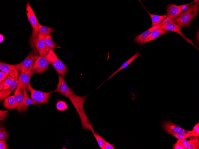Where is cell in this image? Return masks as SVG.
Returning a JSON list of instances; mask_svg holds the SVG:
<instances>
[{
  "label": "cell",
  "mask_w": 199,
  "mask_h": 149,
  "mask_svg": "<svg viewBox=\"0 0 199 149\" xmlns=\"http://www.w3.org/2000/svg\"><path fill=\"white\" fill-rule=\"evenodd\" d=\"M70 100L76 110L80 119L82 125L85 130H88L95 132L88 118L85 114L83 104L88 95L80 96L73 94L66 96Z\"/></svg>",
  "instance_id": "obj_1"
},
{
  "label": "cell",
  "mask_w": 199,
  "mask_h": 149,
  "mask_svg": "<svg viewBox=\"0 0 199 149\" xmlns=\"http://www.w3.org/2000/svg\"><path fill=\"white\" fill-rule=\"evenodd\" d=\"M197 2L189 5L179 17L173 19L172 21L181 27H186L190 25L199 13V4Z\"/></svg>",
  "instance_id": "obj_2"
},
{
  "label": "cell",
  "mask_w": 199,
  "mask_h": 149,
  "mask_svg": "<svg viewBox=\"0 0 199 149\" xmlns=\"http://www.w3.org/2000/svg\"><path fill=\"white\" fill-rule=\"evenodd\" d=\"M26 9L28 19L32 27V33L30 40L31 45L38 36L39 23L29 1L27 3Z\"/></svg>",
  "instance_id": "obj_3"
},
{
  "label": "cell",
  "mask_w": 199,
  "mask_h": 149,
  "mask_svg": "<svg viewBox=\"0 0 199 149\" xmlns=\"http://www.w3.org/2000/svg\"><path fill=\"white\" fill-rule=\"evenodd\" d=\"M39 54L36 49L30 53L21 63L15 65L21 73H24L32 70L33 65L39 57Z\"/></svg>",
  "instance_id": "obj_4"
},
{
  "label": "cell",
  "mask_w": 199,
  "mask_h": 149,
  "mask_svg": "<svg viewBox=\"0 0 199 149\" xmlns=\"http://www.w3.org/2000/svg\"><path fill=\"white\" fill-rule=\"evenodd\" d=\"M31 93V99L39 102L42 104H45L49 101L50 95L55 92H57L56 90L48 92H44L37 90L33 88L30 84L27 88Z\"/></svg>",
  "instance_id": "obj_5"
},
{
  "label": "cell",
  "mask_w": 199,
  "mask_h": 149,
  "mask_svg": "<svg viewBox=\"0 0 199 149\" xmlns=\"http://www.w3.org/2000/svg\"><path fill=\"white\" fill-rule=\"evenodd\" d=\"M197 1H194L193 2L187 4L181 5H177L173 4L168 5L167 8V18L168 22L173 19L179 17L181 15L183 10L187 6L192 3H194Z\"/></svg>",
  "instance_id": "obj_6"
},
{
  "label": "cell",
  "mask_w": 199,
  "mask_h": 149,
  "mask_svg": "<svg viewBox=\"0 0 199 149\" xmlns=\"http://www.w3.org/2000/svg\"><path fill=\"white\" fill-rule=\"evenodd\" d=\"M46 56L55 70L64 77L67 72L66 67L58 58L53 50L51 49Z\"/></svg>",
  "instance_id": "obj_7"
},
{
  "label": "cell",
  "mask_w": 199,
  "mask_h": 149,
  "mask_svg": "<svg viewBox=\"0 0 199 149\" xmlns=\"http://www.w3.org/2000/svg\"><path fill=\"white\" fill-rule=\"evenodd\" d=\"M46 35L38 34L34 42L31 45L32 48L37 50L40 56H46L52 49L45 43V40Z\"/></svg>",
  "instance_id": "obj_8"
},
{
  "label": "cell",
  "mask_w": 199,
  "mask_h": 149,
  "mask_svg": "<svg viewBox=\"0 0 199 149\" xmlns=\"http://www.w3.org/2000/svg\"><path fill=\"white\" fill-rule=\"evenodd\" d=\"M51 64L46 56L39 55L34 62L31 70L34 73H42L48 69Z\"/></svg>",
  "instance_id": "obj_9"
},
{
  "label": "cell",
  "mask_w": 199,
  "mask_h": 149,
  "mask_svg": "<svg viewBox=\"0 0 199 149\" xmlns=\"http://www.w3.org/2000/svg\"><path fill=\"white\" fill-rule=\"evenodd\" d=\"M163 29L165 30L171 31L176 32L180 35L187 42L194 46L197 48V47L194 44L193 42L189 38L186 37L182 32L181 27L178 25L173 22L172 21L167 23L161 26L159 29Z\"/></svg>",
  "instance_id": "obj_10"
},
{
  "label": "cell",
  "mask_w": 199,
  "mask_h": 149,
  "mask_svg": "<svg viewBox=\"0 0 199 149\" xmlns=\"http://www.w3.org/2000/svg\"><path fill=\"white\" fill-rule=\"evenodd\" d=\"M14 94L17 111L19 112L25 111L28 107L24 105V99L23 91L19 87H16Z\"/></svg>",
  "instance_id": "obj_11"
},
{
  "label": "cell",
  "mask_w": 199,
  "mask_h": 149,
  "mask_svg": "<svg viewBox=\"0 0 199 149\" xmlns=\"http://www.w3.org/2000/svg\"><path fill=\"white\" fill-rule=\"evenodd\" d=\"M0 70L13 79L16 80L18 79L19 76V73L15 65L9 64L1 62Z\"/></svg>",
  "instance_id": "obj_12"
},
{
  "label": "cell",
  "mask_w": 199,
  "mask_h": 149,
  "mask_svg": "<svg viewBox=\"0 0 199 149\" xmlns=\"http://www.w3.org/2000/svg\"><path fill=\"white\" fill-rule=\"evenodd\" d=\"M164 130L168 134H171L183 133L189 135L190 131L185 130L170 121L165 122L163 124Z\"/></svg>",
  "instance_id": "obj_13"
},
{
  "label": "cell",
  "mask_w": 199,
  "mask_h": 149,
  "mask_svg": "<svg viewBox=\"0 0 199 149\" xmlns=\"http://www.w3.org/2000/svg\"><path fill=\"white\" fill-rule=\"evenodd\" d=\"M59 81L56 90L64 96L74 94L73 90L66 84L64 77L58 73Z\"/></svg>",
  "instance_id": "obj_14"
},
{
  "label": "cell",
  "mask_w": 199,
  "mask_h": 149,
  "mask_svg": "<svg viewBox=\"0 0 199 149\" xmlns=\"http://www.w3.org/2000/svg\"><path fill=\"white\" fill-rule=\"evenodd\" d=\"M168 22L166 18L159 24L152 26L147 30L135 37L134 38V41L138 44H144L143 41L144 38L147 37L153 31L156 29H159L160 27L161 26Z\"/></svg>",
  "instance_id": "obj_15"
},
{
  "label": "cell",
  "mask_w": 199,
  "mask_h": 149,
  "mask_svg": "<svg viewBox=\"0 0 199 149\" xmlns=\"http://www.w3.org/2000/svg\"><path fill=\"white\" fill-rule=\"evenodd\" d=\"M33 74L32 70L24 73H21L18 79L16 87H19L22 91L26 89L29 84L30 79Z\"/></svg>",
  "instance_id": "obj_16"
},
{
  "label": "cell",
  "mask_w": 199,
  "mask_h": 149,
  "mask_svg": "<svg viewBox=\"0 0 199 149\" xmlns=\"http://www.w3.org/2000/svg\"><path fill=\"white\" fill-rule=\"evenodd\" d=\"M167 32L168 31L161 29L155 30L144 38V44L153 40L162 35L167 33Z\"/></svg>",
  "instance_id": "obj_17"
},
{
  "label": "cell",
  "mask_w": 199,
  "mask_h": 149,
  "mask_svg": "<svg viewBox=\"0 0 199 149\" xmlns=\"http://www.w3.org/2000/svg\"><path fill=\"white\" fill-rule=\"evenodd\" d=\"M3 104L4 107L9 110L16 108L14 95L7 97L4 99Z\"/></svg>",
  "instance_id": "obj_18"
},
{
  "label": "cell",
  "mask_w": 199,
  "mask_h": 149,
  "mask_svg": "<svg viewBox=\"0 0 199 149\" xmlns=\"http://www.w3.org/2000/svg\"><path fill=\"white\" fill-rule=\"evenodd\" d=\"M141 55L139 52L136 53L132 57L124 63L116 71L112 74L109 78L105 81L111 78L120 71L127 68L131 63H132L136 59L139 57H141Z\"/></svg>",
  "instance_id": "obj_19"
},
{
  "label": "cell",
  "mask_w": 199,
  "mask_h": 149,
  "mask_svg": "<svg viewBox=\"0 0 199 149\" xmlns=\"http://www.w3.org/2000/svg\"><path fill=\"white\" fill-rule=\"evenodd\" d=\"M147 12L151 19L152 24L151 26H153L159 24L167 18L166 14L160 15L152 14L148 11H147Z\"/></svg>",
  "instance_id": "obj_20"
},
{
  "label": "cell",
  "mask_w": 199,
  "mask_h": 149,
  "mask_svg": "<svg viewBox=\"0 0 199 149\" xmlns=\"http://www.w3.org/2000/svg\"><path fill=\"white\" fill-rule=\"evenodd\" d=\"M189 144L187 149H199V137L198 136H191L189 137Z\"/></svg>",
  "instance_id": "obj_21"
},
{
  "label": "cell",
  "mask_w": 199,
  "mask_h": 149,
  "mask_svg": "<svg viewBox=\"0 0 199 149\" xmlns=\"http://www.w3.org/2000/svg\"><path fill=\"white\" fill-rule=\"evenodd\" d=\"M23 91L24 99V105L28 107L29 105L32 104L37 106H38L40 104L39 102L29 98L27 89L24 90Z\"/></svg>",
  "instance_id": "obj_22"
},
{
  "label": "cell",
  "mask_w": 199,
  "mask_h": 149,
  "mask_svg": "<svg viewBox=\"0 0 199 149\" xmlns=\"http://www.w3.org/2000/svg\"><path fill=\"white\" fill-rule=\"evenodd\" d=\"M54 31V29L52 28L42 26L39 24L38 35V34L45 35H49L51 32Z\"/></svg>",
  "instance_id": "obj_23"
},
{
  "label": "cell",
  "mask_w": 199,
  "mask_h": 149,
  "mask_svg": "<svg viewBox=\"0 0 199 149\" xmlns=\"http://www.w3.org/2000/svg\"><path fill=\"white\" fill-rule=\"evenodd\" d=\"M45 42L46 45L51 49H55L57 47V45L53 41L52 37L50 35L46 36Z\"/></svg>",
  "instance_id": "obj_24"
},
{
  "label": "cell",
  "mask_w": 199,
  "mask_h": 149,
  "mask_svg": "<svg viewBox=\"0 0 199 149\" xmlns=\"http://www.w3.org/2000/svg\"><path fill=\"white\" fill-rule=\"evenodd\" d=\"M13 90L9 88L8 89L0 90V100L2 101L10 94L12 93Z\"/></svg>",
  "instance_id": "obj_25"
},
{
  "label": "cell",
  "mask_w": 199,
  "mask_h": 149,
  "mask_svg": "<svg viewBox=\"0 0 199 149\" xmlns=\"http://www.w3.org/2000/svg\"><path fill=\"white\" fill-rule=\"evenodd\" d=\"M92 133L96 139L100 149H105L104 139L96 132H92Z\"/></svg>",
  "instance_id": "obj_26"
},
{
  "label": "cell",
  "mask_w": 199,
  "mask_h": 149,
  "mask_svg": "<svg viewBox=\"0 0 199 149\" xmlns=\"http://www.w3.org/2000/svg\"><path fill=\"white\" fill-rule=\"evenodd\" d=\"M13 79L12 77L8 76L3 81L0 83L3 84V90L7 89L9 88Z\"/></svg>",
  "instance_id": "obj_27"
},
{
  "label": "cell",
  "mask_w": 199,
  "mask_h": 149,
  "mask_svg": "<svg viewBox=\"0 0 199 149\" xmlns=\"http://www.w3.org/2000/svg\"><path fill=\"white\" fill-rule=\"evenodd\" d=\"M56 107L57 109L60 111H63L68 108V106L66 103L63 101H58L56 104Z\"/></svg>",
  "instance_id": "obj_28"
},
{
  "label": "cell",
  "mask_w": 199,
  "mask_h": 149,
  "mask_svg": "<svg viewBox=\"0 0 199 149\" xmlns=\"http://www.w3.org/2000/svg\"><path fill=\"white\" fill-rule=\"evenodd\" d=\"M8 137V135L4 127L1 126L0 128V140H6Z\"/></svg>",
  "instance_id": "obj_29"
},
{
  "label": "cell",
  "mask_w": 199,
  "mask_h": 149,
  "mask_svg": "<svg viewBox=\"0 0 199 149\" xmlns=\"http://www.w3.org/2000/svg\"><path fill=\"white\" fill-rule=\"evenodd\" d=\"M190 136H199V123L196 124L192 130L190 131Z\"/></svg>",
  "instance_id": "obj_30"
},
{
  "label": "cell",
  "mask_w": 199,
  "mask_h": 149,
  "mask_svg": "<svg viewBox=\"0 0 199 149\" xmlns=\"http://www.w3.org/2000/svg\"><path fill=\"white\" fill-rule=\"evenodd\" d=\"M178 139H185L189 137L190 136L189 134H185L183 133L175 134L172 135Z\"/></svg>",
  "instance_id": "obj_31"
},
{
  "label": "cell",
  "mask_w": 199,
  "mask_h": 149,
  "mask_svg": "<svg viewBox=\"0 0 199 149\" xmlns=\"http://www.w3.org/2000/svg\"><path fill=\"white\" fill-rule=\"evenodd\" d=\"M8 111L6 110H1L0 111V120L4 121L6 118Z\"/></svg>",
  "instance_id": "obj_32"
},
{
  "label": "cell",
  "mask_w": 199,
  "mask_h": 149,
  "mask_svg": "<svg viewBox=\"0 0 199 149\" xmlns=\"http://www.w3.org/2000/svg\"><path fill=\"white\" fill-rule=\"evenodd\" d=\"M178 142L180 143L184 148L185 149H187L189 144V141L185 139H178Z\"/></svg>",
  "instance_id": "obj_33"
},
{
  "label": "cell",
  "mask_w": 199,
  "mask_h": 149,
  "mask_svg": "<svg viewBox=\"0 0 199 149\" xmlns=\"http://www.w3.org/2000/svg\"><path fill=\"white\" fill-rule=\"evenodd\" d=\"M105 145V149H115L116 148L113 145L110 144L104 139H103Z\"/></svg>",
  "instance_id": "obj_34"
},
{
  "label": "cell",
  "mask_w": 199,
  "mask_h": 149,
  "mask_svg": "<svg viewBox=\"0 0 199 149\" xmlns=\"http://www.w3.org/2000/svg\"><path fill=\"white\" fill-rule=\"evenodd\" d=\"M8 148L6 143L4 140H0V149H7Z\"/></svg>",
  "instance_id": "obj_35"
},
{
  "label": "cell",
  "mask_w": 199,
  "mask_h": 149,
  "mask_svg": "<svg viewBox=\"0 0 199 149\" xmlns=\"http://www.w3.org/2000/svg\"><path fill=\"white\" fill-rule=\"evenodd\" d=\"M173 149H185L183 146L179 142H177L173 146Z\"/></svg>",
  "instance_id": "obj_36"
},
{
  "label": "cell",
  "mask_w": 199,
  "mask_h": 149,
  "mask_svg": "<svg viewBox=\"0 0 199 149\" xmlns=\"http://www.w3.org/2000/svg\"><path fill=\"white\" fill-rule=\"evenodd\" d=\"M8 76L0 70V83L3 81Z\"/></svg>",
  "instance_id": "obj_37"
},
{
  "label": "cell",
  "mask_w": 199,
  "mask_h": 149,
  "mask_svg": "<svg viewBox=\"0 0 199 149\" xmlns=\"http://www.w3.org/2000/svg\"><path fill=\"white\" fill-rule=\"evenodd\" d=\"M4 40V37L1 34H0V43L2 42Z\"/></svg>",
  "instance_id": "obj_38"
},
{
  "label": "cell",
  "mask_w": 199,
  "mask_h": 149,
  "mask_svg": "<svg viewBox=\"0 0 199 149\" xmlns=\"http://www.w3.org/2000/svg\"><path fill=\"white\" fill-rule=\"evenodd\" d=\"M3 83H0V90H3Z\"/></svg>",
  "instance_id": "obj_39"
}]
</instances>
